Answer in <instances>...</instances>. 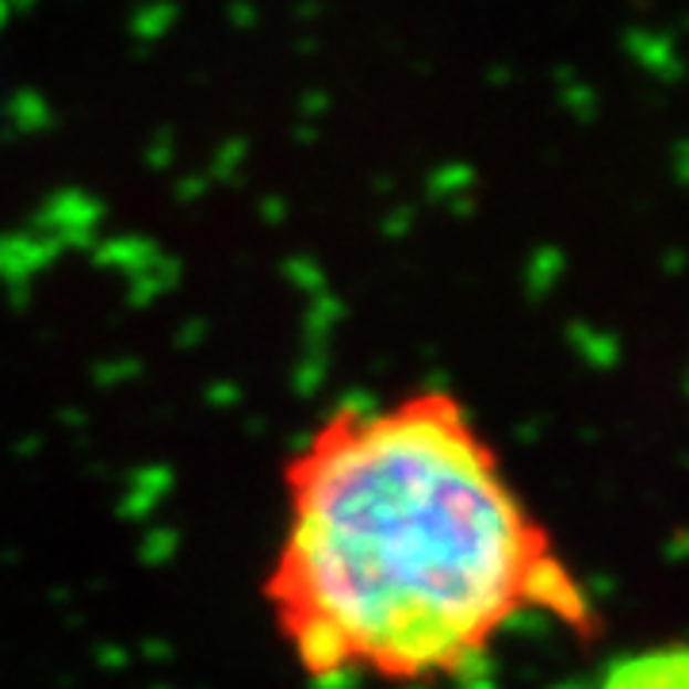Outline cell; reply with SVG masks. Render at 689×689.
<instances>
[{"label":"cell","instance_id":"cell-1","mask_svg":"<svg viewBox=\"0 0 689 689\" xmlns=\"http://www.w3.org/2000/svg\"><path fill=\"white\" fill-rule=\"evenodd\" d=\"M280 476L261 597L311 682H452L525 617L594 633L583 583L460 395L337 406Z\"/></svg>","mask_w":689,"mask_h":689}]
</instances>
